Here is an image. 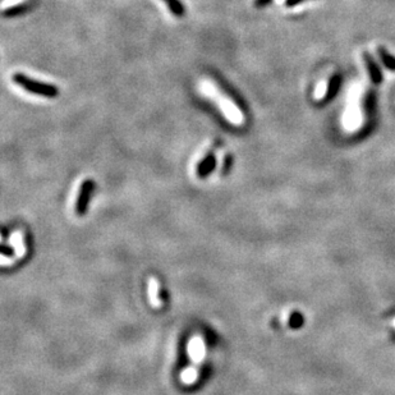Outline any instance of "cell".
Here are the masks:
<instances>
[{
    "label": "cell",
    "mask_w": 395,
    "mask_h": 395,
    "mask_svg": "<svg viewBox=\"0 0 395 395\" xmlns=\"http://www.w3.org/2000/svg\"><path fill=\"white\" fill-rule=\"evenodd\" d=\"M13 81L18 84V86L23 87L26 91L28 92L35 93V95L44 96V97H56L59 95V90L58 87L54 86L50 83H44V82L35 81V79L30 78L23 73H16L13 74Z\"/></svg>",
    "instance_id": "1"
},
{
    "label": "cell",
    "mask_w": 395,
    "mask_h": 395,
    "mask_svg": "<svg viewBox=\"0 0 395 395\" xmlns=\"http://www.w3.org/2000/svg\"><path fill=\"white\" fill-rule=\"evenodd\" d=\"M188 354L191 357L192 362L194 363H201L206 354V348L201 336H193L189 343H188Z\"/></svg>",
    "instance_id": "2"
},
{
    "label": "cell",
    "mask_w": 395,
    "mask_h": 395,
    "mask_svg": "<svg viewBox=\"0 0 395 395\" xmlns=\"http://www.w3.org/2000/svg\"><path fill=\"white\" fill-rule=\"evenodd\" d=\"M92 188H93V180L91 179H86L81 184L78 197H77V204H76L77 214H83V211L86 210L87 201H88V199H90Z\"/></svg>",
    "instance_id": "3"
},
{
    "label": "cell",
    "mask_w": 395,
    "mask_h": 395,
    "mask_svg": "<svg viewBox=\"0 0 395 395\" xmlns=\"http://www.w3.org/2000/svg\"><path fill=\"white\" fill-rule=\"evenodd\" d=\"M216 166V156L214 154L206 155L205 159H202L200 161V164L197 165V175L200 178L208 177L209 174L215 169Z\"/></svg>",
    "instance_id": "4"
},
{
    "label": "cell",
    "mask_w": 395,
    "mask_h": 395,
    "mask_svg": "<svg viewBox=\"0 0 395 395\" xmlns=\"http://www.w3.org/2000/svg\"><path fill=\"white\" fill-rule=\"evenodd\" d=\"M159 289L160 284L155 277H150L149 279V298L151 306L154 309H161L163 307V301L159 295Z\"/></svg>",
    "instance_id": "5"
},
{
    "label": "cell",
    "mask_w": 395,
    "mask_h": 395,
    "mask_svg": "<svg viewBox=\"0 0 395 395\" xmlns=\"http://www.w3.org/2000/svg\"><path fill=\"white\" fill-rule=\"evenodd\" d=\"M11 246L13 247L14 252L18 257L25 255L26 247H25V242H23V236L21 232H14L11 237Z\"/></svg>",
    "instance_id": "6"
},
{
    "label": "cell",
    "mask_w": 395,
    "mask_h": 395,
    "mask_svg": "<svg viewBox=\"0 0 395 395\" xmlns=\"http://www.w3.org/2000/svg\"><path fill=\"white\" fill-rule=\"evenodd\" d=\"M366 64H367L371 79H372L375 83H380V82H381V73H380L377 65H376V63L373 62V59L370 55H366Z\"/></svg>",
    "instance_id": "7"
},
{
    "label": "cell",
    "mask_w": 395,
    "mask_h": 395,
    "mask_svg": "<svg viewBox=\"0 0 395 395\" xmlns=\"http://www.w3.org/2000/svg\"><path fill=\"white\" fill-rule=\"evenodd\" d=\"M165 2L166 6H168L169 11L175 16V17H183L185 14V8L179 0H163Z\"/></svg>",
    "instance_id": "8"
},
{
    "label": "cell",
    "mask_w": 395,
    "mask_h": 395,
    "mask_svg": "<svg viewBox=\"0 0 395 395\" xmlns=\"http://www.w3.org/2000/svg\"><path fill=\"white\" fill-rule=\"evenodd\" d=\"M197 375H199V373H197L196 368L187 367L180 373V380H182V382H184L185 385H191L197 380Z\"/></svg>",
    "instance_id": "9"
},
{
    "label": "cell",
    "mask_w": 395,
    "mask_h": 395,
    "mask_svg": "<svg viewBox=\"0 0 395 395\" xmlns=\"http://www.w3.org/2000/svg\"><path fill=\"white\" fill-rule=\"evenodd\" d=\"M377 54L380 55V59L382 60L385 65H386L389 69L395 70V58L392 55H390L384 48H378L377 49Z\"/></svg>",
    "instance_id": "10"
},
{
    "label": "cell",
    "mask_w": 395,
    "mask_h": 395,
    "mask_svg": "<svg viewBox=\"0 0 395 395\" xmlns=\"http://www.w3.org/2000/svg\"><path fill=\"white\" fill-rule=\"evenodd\" d=\"M329 90H330V84H329V82H326V81L320 82V83L317 84L316 93H315V97H316V100H323V98L328 95Z\"/></svg>",
    "instance_id": "11"
},
{
    "label": "cell",
    "mask_w": 395,
    "mask_h": 395,
    "mask_svg": "<svg viewBox=\"0 0 395 395\" xmlns=\"http://www.w3.org/2000/svg\"><path fill=\"white\" fill-rule=\"evenodd\" d=\"M25 6H17V7H13V8H9L7 9L6 12H4V16L6 17H9V16H17V14H21L23 11H25Z\"/></svg>",
    "instance_id": "12"
},
{
    "label": "cell",
    "mask_w": 395,
    "mask_h": 395,
    "mask_svg": "<svg viewBox=\"0 0 395 395\" xmlns=\"http://www.w3.org/2000/svg\"><path fill=\"white\" fill-rule=\"evenodd\" d=\"M230 165H232V156H230V155H228V156L224 157V166H223V171H224V173H227V171L229 170Z\"/></svg>",
    "instance_id": "13"
},
{
    "label": "cell",
    "mask_w": 395,
    "mask_h": 395,
    "mask_svg": "<svg viewBox=\"0 0 395 395\" xmlns=\"http://www.w3.org/2000/svg\"><path fill=\"white\" fill-rule=\"evenodd\" d=\"M302 2H305V0H285V6L286 7H294V6H297V4L302 3Z\"/></svg>",
    "instance_id": "14"
},
{
    "label": "cell",
    "mask_w": 395,
    "mask_h": 395,
    "mask_svg": "<svg viewBox=\"0 0 395 395\" xmlns=\"http://www.w3.org/2000/svg\"><path fill=\"white\" fill-rule=\"evenodd\" d=\"M271 0H255V4L257 7H263L266 6V4H269Z\"/></svg>",
    "instance_id": "15"
},
{
    "label": "cell",
    "mask_w": 395,
    "mask_h": 395,
    "mask_svg": "<svg viewBox=\"0 0 395 395\" xmlns=\"http://www.w3.org/2000/svg\"><path fill=\"white\" fill-rule=\"evenodd\" d=\"M392 326H394V328H395V319L392 320Z\"/></svg>",
    "instance_id": "16"
}]
</instances>
